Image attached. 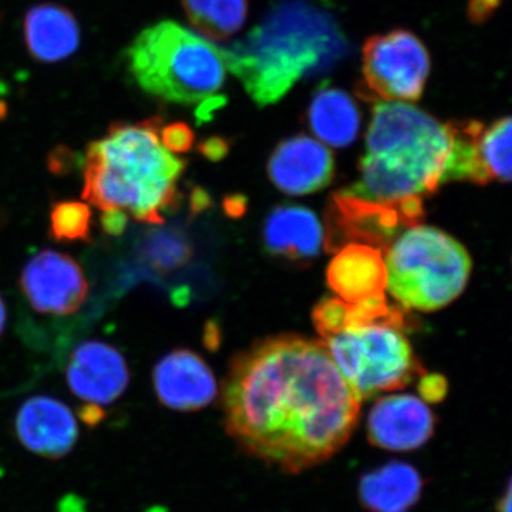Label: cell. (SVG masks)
<instances>
[{
	"label": "cell",
	"instance_id": "cell-1",
	"mask_svg": "<svg viewBox=\"0 0 512 512\" xmlns=\"http://www.w3.org/2000/svg\"><path fill=\"white\" fill-rule=\"evenodd\" d=\"M225 426L245 453L301 473L348 443L360 400L323 343L284 335L235 357L222 392Z\"/></svg>",
	"mask_w": 512,
	"mask_h": 512
},
{
	"label": "cell",
	"instance_id": "cell-2",
	"mask_svg": "<svg viewBox=\"0 0 512 512\" xmlns=\"http://www.w3.org/2000/svg\"><path fill=\"white\" fill-rule=\"evenodd\" d=\"M375 103L359 180L340 194L399 208L400 202L448 183L456 123H440L404 101Z\"/></svg>",
	"mask_w": 512,
	"mask_h": 512
},
{
	"label": "cell",
	"instance_id": "cell-3",
	"mask_svg": "<svg viewBox=\"0 0 512 512\" xmlns=\"http://www.w3.org/2000/svg\"><path fill=\"white\" fill-rule=\"evenodd\" d=\"M160 117L114 123L83 158V198L100 210H127L144 224L161 225L177 210V184L187 161L161 144Z\"/></svg>",
	"mask_w": 512,
	"mask_h": 512
},
{
	"label": "cell",
	"instance_id": "cell-4",
	"mask_svg": "<svg viewBox=\"0 0 512 512\" xmlns=\"http://www.w3.org/2000/svg\"><path fill=\"white\" fill-rule=\"evenodd\" d=\"M342 39L322 13L285 5L231 49H225L229 72L235 74L259 106L278 103L323 60L335 56Z\"/></svg>",
	"mask_w": 512,
	"mask_h": 512
},
{
	"label": "cell",
	"instance_id": "cell-5",
	"mask_svg": "<svg viewBox=\"0 0 512 512\" xmlns=\"http://www.w3.org/2000/svg\"><path fill=\"white\" fill-rule=\"evenodd\" d=\"M126 59L137 86L170 103L217 101L227 80L225 49L174 20L144 29L128 46Z\"/></svg>",
	"mask_w": 512,
	"mask_h": 512
},
{
	"label": "cell",
	"instance_id": "cell-6",
	"mask_svg": "<svg viewBox=\"0 0 512 512\" xmlns=\"http://www.w3.org/2000/svg\"><path fill=\"white\" fill-rule=\"evenodd\" d=\"M387 285L406 309L444 308L466 288L471 258L466 248L437 228L413 225L394 241L384 258Z\"/></svg>",
	"mask_w": 512,
	"mask_h": 512
},
{
	"label": "cell",
	"instance_id": "cell-7",
	"mask_svg": "<svg viewBox=\"0 0 512 512\" xmlns=\"http://www.w3.org/2000/svg\"><path fill=\"white\" fill-rule=\"evenodd\" d=\"M323 345L360 402L376 393L403 389L424 373L396 323L348 326L326 336Z\"/></svg>",
	"mask_w": 512,
	"mask_h": 512
},
{
	"label": "cell",
	"instance_id": "cell-8",
	"mask_svg": "<svg viewBox=\"0 0 512 512\" xmlns=\"http://www.w3.org/2000/svg\"><path fill=\"white\" fill-rule=\"evenodd\" d=\"M429 50L409 30L369 37L363 46V99L419 101L429 80Z\"/></svg>",
	"mask_w": 512,
	"mask_h": 512
},
{
	"label": "cell",
	"instance_id": "cell-9",
	"mask_svg": "<svg viewBox=\"0 0 512 512\" xmlns=\"http://www.w3.org/2000/svg\"><path fill=\"white\" fill-rule=\"evenodd\" d=\"M20 288L35 311L49 315H72L89 295L82 266L52 249L39 252L25 265Z\"/></svg>",
	"mask_w": 512,
	"mask_h": 512
},
{
	"label": "cell",
	"instance_id": "cell-10",
	"mask_svg": "<svg viewBox=\"0 0 512 512\" xmlns=\"http://www.w3.org/2000/svg\"><path fill=\"white\" fill-rule=\"evenodd\" d=\"M66 377L77 397L99 406L116 402L130 383L126 359L114 346L99 340H89L73 350Z\"/></svg>",
	"mask_w": 512,
	"mask_h": 512
},
{
	"label": "cell",
	"instance_id": "cell-11",
	"mask_svg": "<svg viewBox=\"0 0 512 512\" xmlns=\"http://www.w3.org/2000/svg\"><path fill=\"white\" fill-rule=\"evenodd\" d=\"M153 384L160 403L178 412L204 409L218 393L210 366L188 349L165 355L154 367Z\"/></svg>",
	"mask_w": 512,
	"mask_h": 512
},
{
	"label": "cell",
	"instance_id": "cell-12",
	"mask_svg": "<svg viewBox=\"0 0 512 512\" xmlns=\"http://www.w3.org/2000/svg\"><path fill=\"white\" fill-rule=\"evenodd\" d=\"M436 417L424 400L400 394L377 400L367 419L373 446L390 451L416 450L433 436Z\"/></svg>",
	"mask_w": 512,
	"mask_h": 512
},
{
	"label": "cell",
	"instance_id": "cell-13",
	"mask_svg": "<svg viewBox=\"0 0 512 512\" xmlns=\"http://www.w3.org/2000/svg\"><path fill=\"white\" fill-rule=\"evenodd\" d=\"M268 174L286 194H312L333 180L335 160L325 144L308 136L291 137L275 148L269 158Z\"/></svg>",
	"mask_w": 512,
	"mask_h": 512
},
{
	"label": "cell",
	"instance_id": "cell-14",
	"mask_svg": "<svg viewBox=\"0 0 512 512\" xmlns=\"http://www.w3.org/2000/svg\"><path fill=\"white\" fill-rule=\"evenodd\" d=\"M15 429L23 446L52 460L67 456L79 439L72 410L49 396L26 400L16 414Z\"/></svg>",
	"mask_w": 512,
	"mask_h": 512
},
{
	"label": "cell",
	"instance_id": "cell-15",
	"mask_svg": "<svg viewBox=\"0 0 512 512\" xmlns=\"http://www.w3.org/2000/svg\"><path fill=\"white\" fill-rule=\"evenodd\" d=\"M328 282L346 303L384 295L387 271L382 251L367 244L346 245L330 262Z\"/></svg>",
	"mask_w": 512,
	"mask_h": 512
},
{
	"label": "cell",
	"instance_id": "cell-16",
	"mask_svg": "<svg viewBox=\"0 0 512 512\" xmlns=\"http://www.w3.org/2000/svg\"><path fill=\"white\" fill-rule=\"evenodd\" d=\"M25 42L37 62L56 63L79 49V22L72 12L55 3L33 6L26 13Z\"/></svg>",
	"mask_w": 512,
	"mask_h": 512
},
{
	"label": "cell",
	"instance_id": "cell-17",
	"mask_svg": "<svg viewBox=\"0 0 512 512\" xmlns=\"http://www.w3.org/2000/svg\"><path fill=\"white\" fill-rule=\"evenodd\" d=\"M322 242V225L308 208L282 205L266 218L264 245L269 254L292 261H309L319 255Z\"/></svg>",
	"mask_w": 512,
	"mask_h": 512
},
{
	"label": "cell",
	"instance_id": "cell-18",
	"mask_svg": "<svg viewBox=\"0 0 512 512\" xmlns=\"http://www.w3.org/2000/svg\"><path fill=\"white\" fill-rule=\"evenodd\" d=\"M308 124L322 143L348 147L359 136L362 116L355 100L336 87H320L309 104Z\"/></svg>",
	"mask_w": 512,
	"mask_h": 512
},
{
	"label": "cell",
	"instance_id": "cell-19",
	"mask_svg": "<svg viewBox=\"0 0 512 512\" xmlns=\"http://www.w3.org/2000/svg\"><path fill=\"white\" fill-rule=\"evenodd\" d=\"M339 229L348 238L367 241L372 247H386L397 229L404 224L399 208L348 197L338 192L333 197ZM406 225V224H404Z\"/></svg>",
	"mask_w": 512,
	"mask_h": 512
},
{
	"label": "cell",
	"instance_id": "cell-20",
	"mask_svg": "<svg viewBox=\"0 0 512 512\" xmlns=\"http://www.w3.org/2000/svg\"><path fill=\"white\" fill-rule=\"evenodd\" d=\"M421 488L420 474L394 461L363 478L360 498L372 512H407L419 500Z\"/></svg>",
	"mask_w": 512,
	"mask_h": 512
},
{
	"label": "cell",
	"instance_id": "cell-21",
	"mask_svg": "<svg viewBox=\"0 0 512 512\" xmlns=\"http://www.w3.org/2000/svg\"><path fill=\"white\" fill-rule=\"evenodd\" d=\"M511 128V117L507 116L478 131L474 138L476 184H487L494 180L510 183Z\"/></svg>",
	"mask_w": 512,
	"mask_h": 512
},
{
	"label": "cell",
	"instance_id": "cell-22",
	"mask_svg": "<svg viewBox=\"0 0 512 512\" xmlns=\"http://www.w3.org/2000/svg\"><path fill=\"white\" fill-rule=\"evenodd\" d=\"M183 8L192 28L211 40L235 35L248 16V0H183Z\"/></svg>",
	"mask_w": 512,
	"mask_h": 512
},
{
	"label": "cell",
	"instance_id": "cell-23",
	"mask_svg": "<svg viewBox=\"0 0 512 512\" xmlns=\"http://www.w3.org/2000/svg\"><path fill=\"white\" fill-rule=\"evenodd\" d=\"M141 256L157 274H170L190 261L192 248L184 232L178 229H157L148 232L141 247Z\"/></svg>",
	"mask_w": 512,
	"mask_h": 512
},
{
	"label": "cell",
	"instance_id": "cell-24",
	"mask_svg": "<svg viewBox=\"0 0 512 512\" xmlns=\"http://www.w3.org/2000/svg\"><path fill=\"white\" fill-rule=\"evenodd\" d=\"M93 214L89 205L62 201L50 210V235L59 242L90 241Z\"/></svg>",
	"mask_w": 512,
	"mask_h": 512
},
{
	"label": "cell",
	"instance_id": "cell-25",
	"mask_svg": "<svg viewBox=\"0 0 512 512\" xmlns=\"http://www.w3.org/2000/svg\"><path fill=\"white\" fill-rule=\"evenodd\" d=\"M348 303L340 299H323L313 311V323L323 339L326 336L335 335L345 328Z\"/></svg>",
	"mask_w": 512,
	"mask_h": 512
},
{
	"label": "cell",
	"instance_id": "cell-26",
	"mask_svg": "<svg viewBox=\"0 0 512 512\" xmlns=\"http://www.w3.org/2000/svg\"><path fill=\"white\" fill-rule=\"evenodd\" d=\"M161 144L167 148L170 153L181 154L190 151L194 146V131L183 121H175L168 126L161 127Z\"/></svg>",
	"mask_w": 512,
	"mask_h": 512
},
{
	"label": "cell",
	"instance_id": "cell-27",
	"mask_svg": "<svg viewBox=\"0 0 512 512\" xmlns=\"http://www.w3.org/2000/svg\"><path fill=\"white\" fill-rule=\"evenodd\" d=\"M448 390L447 380L440 375H426L423 373L419 384L421 400L430 403H439L446 397Z\"/></svg>",
	"mask_w": 512,
	"mask_h": 512
},
{
	"label": "cell",
	"instance_id": "cell-28",
	"mask_svg": "<svg viewBox=\"0 0 512 512\" xmlns=\"http://www.w3.org/2000/svg\"><path fill=\"white\" fill-rule=\"evenodd\" d=\"M77 158L70 148L59 146L50 151L47 157V168L55 175H67L72 173L77 164Z\"/></svg>",
	"mask_w": 512,
	"mask_h": 512
},
{
	"label": "cell",
	"instance_id": "cell-29",
	"mask_svg": "<svg viewBox=\"0 0 512 512\" xmlns=\"http://www.w3.org/2000/svg\"><path fill=\"white\" fill-rule=\"evenodd\" d=\"M101 228L110 237H120L127 228V214L121 210H104L100 218Z\"/></svg>",
	"mask_w": 512,
	"mask_h": 512
},
{
	"label": "cell",
	"instance_id": "cell-30",
	"mask_svg": "<svg viewBox=\"0 0 512 512\" xmlns=\"http://www.w3.org/2000/svg\"><path fill=\"white\" fill-rule=\"evenodd\" d=\"M501 0H470L468 2V18L473 23H484L500 8Z\"/></svg>",
	"mask_w": 512,
	"mask_h": 512
},
{
	"label": "cell",
	"instance_id": "cell-31",
	"mask_svg": "<svg viewBox=\"0 0 512 512\" xmlns=\"http://www.w3.org/2000/svg\"><path fill=\"white\" fill-rule=\"evenodd\" d=\"M198 151L211 161H220L228 154V143L220 137L208 138L198 146Z\"/></svg>",
	"mask_w": 512,
	"mask_h": 512
},
{
	"label": "cell",
	"instance_id": "cell-32",
	"mask_svg": "<svg viewBox=\"0 0 512 512\" xmlns=\"http://www.w3.org/2000/svg\"><path fill=\"white\" fill-rule=\"evenodd\" d=\"M211 205V197L204 188L195 187L191 192L190 197V214L191 217H195V215L201 214L207 210Z\"/></svg>",
	"mask_w": 512,
	"mask_h": 512
},
{
	"label": "cell",
	"instance_id": "cell-33",
	"mask_svg": "<svg viewBox=\"0 0 512 512\" xmlns=\"http://www.w3.org/2000/svg\"><path fill=\"white\" fill-rule=\"evenodd\" d=\"M79 417L84 424H87L89 427H94L104 420L106 413L103 412L99 404L86 403L82 409H80Z\"/></svg>",
	"mask_w": 512,
	"mask_h": 512
},
{
	"label": "cell",
	"instance_id": "cell-34",
	"mask_svg": "<svg viewBox=\"0 0 512 512\" xmlns=\"http://www.w3.org/2000/svg\"><path fill=\"white\" fill-rule=\"evenodd\" d=\"M221 343V330L218 328L217 322L211 320L205 325L204 332V345L207 346V349L217 350L220 348Z\"/></svg>",
	"mask_w": 512,
	"mask_h": 512
},
{
	"label": "cell",
	"instance_id": "cell-35",
	"mask_svg": "<svg viewBox=\"0 0 512 512\" xmlns=\"http://www.w3.org/2000/svg\"><path fill=\"white\" fill-rule=\"evenodd\" d=\"M224 208L227 211V214L234 215V217H239L244 211L245 202L242 201V197H228L225 198Z\"/></svg>",
	"mask_w": 512,
	"mask_h": 512
},
{
	"label": "cell",
	"instance_id": "cell-36",
	"mask_svg": "<svg viewBox=\"0 0 512 512\" xmlns=\"http://www.w3.org/2000/svg\"><path fill=\"white\" fill-rule=\"evenodd\" d=\"M497 512H511V485L508 484L505 494L498 501Z\"/></svg>",
	"mask_w": 512,
	"mask_h": 512
},
{
	"label": "cell",
	"instance_id": "cell-37",
	"mask_svg": "<svg viewBox=\"0 0 512 512\" xmlns=\"http://www.w3.org/2000/svg\"><path fill=\"white\" fill-rule=\"evenodd\" d=\"M6 326V308L5 303H3L2 296H0V335H2L3 330H5Z\"/></svg>",
	"mask_w": 512,
	"mask_h": 512
},
{
	"label": "cell",
	"instance_id": "cell-38",
	"mask_svg": "<svg viewBox=\"0 0 512 512\" xmlns=\"http://www.w3.org/2000/svg\"><path fill=\"white\" fill-rule=\"evenodd\" d=\"M6 116H8V106L5 101H0V120H5Z\"/></svg>",
	"mask_w": 512,
	"mask_h": 512
}]
</instances>
